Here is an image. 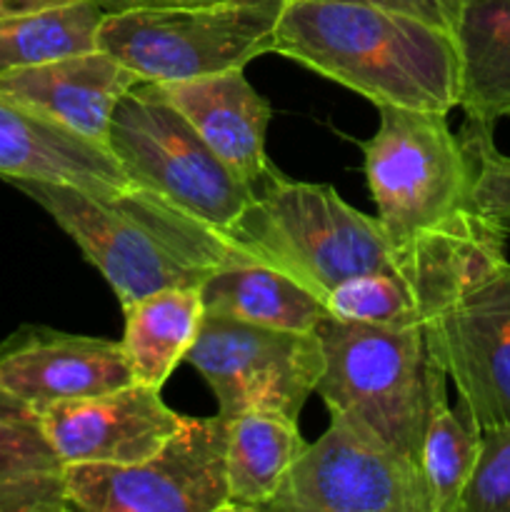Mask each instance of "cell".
Returning <instances> with one entry per match:
<instances>
[{"instance_id": "24", "label": "cell", "mask_w": 510, "mask_h": 512, "mask_svg": "<svg viewBox=\"0 0 510 512\" xmlns=\"http://www.w3.org/2000/svg\"><path fill=\"white\" fill-rule=\"evenodd\" d=\"M458 512H510V425L483 433Z\"/></svg>"}, {"instance_id": "22", "label": "cell", "mask_w": 510, "mask_h": 512, "mask_svg": "<svg viewBox=\"0 0 510 512\" xmlns=\"http://www.w3.org/2000/svg\"><path fill=\"white\" fill-rule=\"evenodd\" d=\"M103 18L93 0L0 15V73L95 50Z\"/></svg>"}, {"instance_id": "6", "label": "cell", "mask_w": 510, "mask_h": 512, "mask_svg": "<svg viewBox=\"0 0 510 512\" xmlns=\"http://www.w3.org/2000/svg\"><path fill=\"white\" fill-rule=\"evenodd\" d=\"M285 0H218L105 15L98 48L143 83L243 70L273 53Z\"/></svg>"}, {"instance_id": "18", "label": "cell", "mask_w": 510, "mask_h": 512, "mask_svg": "<svg viewBox=\"0 0 510 512\" xmlns=\"http://www.w3.org/2000/svg\"><path fill=\"white\" fill-rule=\"evenodd\" d=\"M208 315L285 330H315L328 315L325 300L288 270L240 245L200 285Z\"/></svg>"}, {"instance_id": "4", "label": "cell", "mask_w": 510, "mask_h": 512, "mask_svg": "<svg viewBox=\"0 0 510 512\" xmlns=\"http://www.w3.org/2000/svg\"><path fill=\"white\" fill-rule=\"evenodd\" d=\"M230 238L325 300L335 285L393 268L400 248L378 215L360 213L330 185L300 183L270 165Z\"/></svg>"}, {"instance_id": "27", "label": "cell", "mask_w": 510, "mask_h": 512, "mask_svg": "<svg viewBox=\"0 0 510 512\" xmlns=\"http://www.w3.org/2000/svg\"><path fill=\"white\" fill-rule=\"evenodd\" d=\"M58 453L38 420H0V480L30 470H60Z\"/></svg>"}, {"instance_id": "26", "label": "cell", "mask_w": 510, "mask_h": 512, "mask_svg": "<svg viewBox=\"0 0 510 512\" xmlns=\"http://www.w3.org/2000/svg\"><path fill=\"white\" fill-rule=\"evenodd\" d=\"M75 510L65 485V468L30 470L0 480V512Z\"/></svg>"}, {"instance_id": "21", "label": "cell", "mask_w": 510, "mask_h": 512, "mask_svg": "<svg viewBox=\"0 0 510 512\" xmlns=\"http://www.w3.org/2000/svg\"><path fill=\"white\" fill-rule=\"evenodd\" d=\"M200 288H168L123 305L125 358L135 383L163 388L203 323Z\"/></svg>"}, {"instance_id": "13", "label": "cell", "mask_w": 510, "mask_h": 512, "mask_svg": "<svg viewBox=\"0 0 510 512\" xmlns=\"http://www.w3.org/2000/svg\"><path fill=\"white\" fill-rule=\"evenodd\" d=\"M38 425L63 465H130L158 453L183 425V415L165 405L160 388L130 383L48 405Z\"/></svg>"}, {"instance_id": "11", "label": "cell", "mask_w": 510, "mask_h": 512, "mask_svg": "<svg viewBox=\"0 0 510 512\" xmlns=\"http://www.w3.org/2000/svg\"><path fill=\"white\" fill-rule=\"evenodd\" d=\"M265 512H433L415 460L330 415Z\"/></svg>"}, {"instance_id": "1", "label": "cell", "mask_w": 510, "mask_h": 512, "mask_svg": "<svg viewBox=\"0 0 510 512\" xmlns=\"http://www.w3.org/2000/svg\"><path fill=\"white\" fill-rule=\"evenodd\" d=\"M273 53L395 108L448 115L460 103L455 38L410 15L353 0H285Z\"/></svg>"}, {"instance_id": "25", "label": "cell", "mask_w": 510, "mask_h": 512, "mask_svg": "<svg viewBox=\"0 0 510 512\" xmlns=\"http://www.w3.org/2000/svg\"><path fill=\"white\" fill-rule=\"evenodd\" d=\"M463 148L473 165V200L475 208L493 220V215L510 200V155L495 148L493 135L465 130L460 133Z\"/></svg>"}, {"instance_id": "16", "label": "cell", "mask_w": 510, "mask_h": 512, "mask_svg": "<svg viewBox=\"0 0 510 512\" xmlns=\"http://www.w3.org/2000/svg\"><path fill=\"white\" fill-rule=\"evenodd\" d=\"M148 85L183 113L235 178L243 180L250 190L260 183L273 165L265 155L273 108L248 83L243 70Z\"/></svg>"}, {"instance_id": "12", "label": "cell", "mask_w": 510, "mask_h": 512, "mask_svg": "<svg viewBox=\"0 0 510 512\" xmlns=\"http://www.w3.org/2000/svg\"><path fill=\"white\" fill-rule=\"evenodd\" d=\"M428 335L478 428L510 425V260L470 285Z\"/></svg>"}, {"instance_id": "10", "label": "cell", "mask_w": 510, "mask_h": 512, "mask_svg": "<svg viewBox=\"0 0 510 512\" xmlns=\"http://www.w3.org/2000/svg\"><path fill=\"white\" fill-rule=\"evenodd\" d=\"M218 400V415L273 410L298 420L325 370L315 330H285L203 315L185 355Z\"/></svg>"}, {"instance_id": "31", "label": "cell", "mask_w": 510, "mask_h": 512, "mask_svg": "<svg viewBox=\"0 0 510 512\" xmlns=\"http://www.w3.org/2000/svg\"><path fill=\"white\" fill-rule=\"evenodd\" d=\"M63 3H73V0H0V15L28 13V10L50 8V5H63Z\"/></svg>"}, {"instance_id": "9", "label": "cell", "mask_w": 510, "mask_h": 512, "mask_svg": "<svg viewBox=\"0 0 510 512\" xmlns=\"http://www.w3.org/2000/svg\"><path fill=\"white\" fill-rule=\"evenodd\" d=\"M230 420L183 418L173 438L130 465H65L75 510L85 512H228Z\"/></svg>"}, {"instance_id": "23", "label": "cell", "mask_w": 510, "mask_h": 512, "mask_svg": "<svg viewBox=\"0 0 510 512\" xmlns=\"http://www.w3.org/2000/svg\"><path fill=\"white\" fill-rule=\"evenodd\" d=\"M483 443V430L463 403L450 408L448 400L435 405L420 448V473L428 488L433 512H458Z\"/></svg>"}, {"instance_id": "20", "label": "cell", "mask_w": 510, "mask_h": 512, "mask_svg": "<svg viewBox=\"0 0 510 512\" xmlns=\"http://www.w3.org/2000/svg\"><path fill=\"white\" fill-rule=\"evenodd\" d=\"M308 448L298 420L273 410H248L230 418L228 512H265L288 478L295 460Z\"/></svg>"}, {"instance_id": "17", "label": "cell", "mask_w": 510, "mask_h": 512, "mask_svg": "<svg viewBox=\"0 0 510 512\" xmlns=\"http://www.w3.org/2000/svg\"><path fill=\"white\" fill-rule=\"evenodd\" d=\"M138 83L133 70L100 48L0 73V93L100 145L118 100Z\"/></svg>"}, {"instance_id": "5", "label": "cell", "mask_w": 510, "mask_h": 512, "mask_svg": "<svg viewBox=\"0 0 510 512\" xmlns=\"http://www.w3.org/2000/svg\"><path fill=\"white\" fill-rule=\"evenodd\" d=\"M378 130L360 140L378 220L398 248L480 213L473 165L448 115L380 105Z\"/></svg>"}, {"instance_id": "3", "label": "cell", "mask_w": 510, "mask_h": 512, "mask_svg": "<svg viewBox=\"0 0 510 512\" xmlns=\"http://www.w3.org/2000/svg\"><path fill=\"white\" fill-rule=\"evenodd\" d=\"M315 333L325 353L315 393L330 415L350 420L418 463L430 415L440 400H448V373L428 328L348 323L325 315Z\"/></svg>"}, {"instance_id": "14", "label": "cell", "mask_w": 510, "mask_h": 512, "mask_svg": "<svg viewBox=\"0 0 510 512\" xmlns=\"http://www.w3.org/2000/svg\"><path fill=\"white\" fill-rule=\"evenodd\" d=\"M135 383L120 340L23 325L0 343V388L40 413Z\"/></svg>"}, {"instance_id": "8", "label": "cell", "mask_w": 510, "mask_h": 512, "mask_svg": "<svg viewBox=\"0 0 510 512\" xmlns=\"http://www.w3.org/2000/svg\"><path fill=\"white\" fill-rule=\"evenodd\" d=\"M505 240L508 235L493 220L475 213L403 245L393 268L335 285L325 295V308L348 323L428 328L470 285L508 260Z\"/></svg>"}, {"instance_id": "28", "label": "cell", "mask_w": 510, "mask_h": 512, "mask_svg": "<svg viewBox=\"0 0 510 512\" xmlns=\"http://www.w3.org/2000/svg\"><path fill=\"white\" fill-rule=\"evenodd\" d=\"M353 3L375 5V8L410 15V18H418L453 35L465 0H353Z\"/></svg>"}, {"instance_id": "30", "label": "cell", "mask_w": 510, "mask_h": 512, "mask_svg": "<svg viewBox=\"0 0 510 512\" xmlns=\"http://www.w3.org/2000/svg\"><path fill=\"white\" fill-rule=\"evenodd\" d=\"M0 420H38V413L23 400L10 395L8 390L0 388Z\"/></svg>"}, {"instance_id": "32", "label": "cell", "mask_w": 510, "mask_h": 512, "mask_svg": "<svg viewBox=\"0 0 510 512\" xmlns=\"http://www.w3.org/2000/svg\"><path fill=\"white\" fill-rule=\"evenodd\" d=\"M493 223L498 225V228L503 230V233L508 235V238H510V200H508V203L503 205V208L498 210V213L493 215Z\"/></svg>"}, {"instance_id": "7", "label": "cell", "mask_w": 510, "mask_h": 512, "mask_svg": "<svg viewBox=\"0 0 510 512\" xmlns=\"http://www.w3.org/2000/svg\"><path fill=\"white\" fill-rule=\"evenodd\" d=\"M105 145L135 185L228 235L253 200V190L148 83L118 100Z\"/></svg>"}, {"instance_id": "29", "label": "cell", "mask_w": 510, "mask_h": 512, "mask_svg": "<svg viewBox=\"0 0 510 512\" xmlns=\"http://www.w3.org/2000/svg\"><path fill=\"white\" fill-rule=\"evenodd\" d=\"M105 15L110 13H125V10H140V8H175V5H203V3H218V0H93Z\"/></svg>"}, {"instance_id": "19", "label": "cell", "mask_w": 510, "mask_h": 512, "mask_svg": "<svg viewBox=\"0 0 510 512\" xmlns=\"http://www.w3.org/2000/svg\"><path fill=\"white\" fill-rule=\"evenodd\" d=\"M463 128L493 133L510 118V0H465L453 30Z\"/></svg>"}, {"instance_id": "2", "label": "cell", "mask_w": 510, "mask_h": 512, "mask_svg": "<svg viewBox=\"0 0 510 512\" xmlns=\"http://www.w3.org/2000/svg\"><path fill=\"white\" fill-rule=\"evenodd\" d=\"M70 235L120 300L168 288H200L240 248L228 233L175 208L153 190L93 195L73 185L13 180Z\"/></svg>"}, {"instance_id": "15", "label": "cell", "mask_w": 510, "mask_h": 512, "mask_svg": "<svg viewBox=\"0 0 510 512\" xmlns=\"http://www.w3.org/2000/svg\"><path fill=\"white\" fill-rule=\"evenodd\" d=\"M0 178L73 185L93 195H115L135 185L105 145L5 93H0Z\"/></svg>"}]
</instances>
